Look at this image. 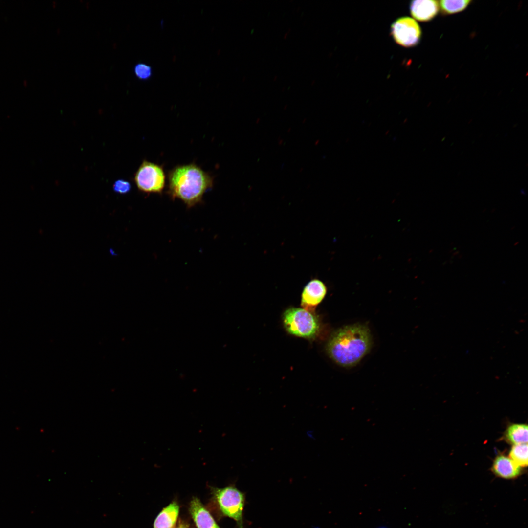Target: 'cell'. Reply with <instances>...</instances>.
Wrapping results in <instances>:
<instances>
[{"label": "cell", "mask_w": 528, "mask_h": 528, "mask_svg": "<svg viewBox=\"0 0 528 528\" xmlns=\"http://www.w3.org/2000/svg\"><path fill=\"white\" fill-rule=\"evenodd\" d=\"M372 339L368 328L361 324L343 327L329 338L326 350L336 363L344 367L356 365L369 352Z\"/></svg>", "instance_id": "cell-1"}, {"label": "cell", "mask_w": 528, "mask_h": 528, "mask_svg": "<svg viewBox=\"0 0 528 528\" xmlns=\"http://www.w3.org/2000/svg\"><path fill=\"white\" fill-rule=\"evenodd\" d=\"M168 180L169 196L181 200L189 208L199 203L213 185L211 176L194 163L175 167L169 172Z\"/></svg>", "instance_id": "cell-2"}, {"label": "cell", "mask_w": 528, "mask_h": 528, "mask_svg": "<svg viewBox=\"0 0 528 528\" xmlns=\"http://www.w3.org/2000/svg\"><path fill=\"white\" fill-rule=\"evenodd\" d=\"M285 329L293 335L312 339L319 332L320 323L314 313L303 308H290L283 314Z\"/></svg>", "instance_id": "cell-3"}, {"label": "cell", "mask_w": 528, "mask_h": 528, "mask_svg": "<svg viewBox=\"0 0 528 528\" xmlns=\"http://www.w3.org/2000/svg\"><path fill=\"white\" fill-rule=\"evenodd\" d=\"M212 495L220 511L234 519L239 528H243V511L245 502L244 493L234 485L223 488L210 487Z\"/></svg>", "instance_id": "cell-4"}, {"label": "cell", "mask_w": 528, "mask_h": 528, "mask_svg": "<svg viewBox=\"0 0 528 528\" xmlns=\"http://www.w3.org/2000/svg\"><path fill=\"white\" fill-rule=\"evenodd\" d=\"M166 176L163 167L144 160L136 171L134 181L141 192L161 193L165 187Z\"/></svg>", "instance_id": "cell-5"}, {"label": "cell", "mask_w": 528, "mask_h": 528, "mask_svg": "<svg viewBox=\"0 0 528 528\" xmlns=\"http://www.w3.org/2000/svg\"><path fill=\"white\" fill-rule=\"evenodd\" d=\"M391 32L397 44L406 47L416 45L421 36L419 25L415 20L408 17L395 21L391 25Z\"/></svg>", "instance_id": "cell-6"}, {"label": "cell", "mask_w": 528, "mask_h": 528, "mask_svg": "<svg viewBox=\"0 0 528 528\" xmlns=\"http://www.w3.org/2000/svg\"><path fill=\"white\" fill-rule=\"evenodd\" d=\"M325 284L318 279L310 280L305 286L301 294V306L303 308L313 312L316 307L325 298L327 293Z\"/></svg>", "instance_id": "cell-7"}, {"label": "cell", "mask_w": 528, "mask_h": 528, "mask_svg": "<svg viewBox=\"0 0 528 528\" xmlns=\"http://www.w3.org/2000/svg\"><path fill=\"white\" fill-rule=\"evenodd\" d=\"M189 511L197 528H220L198 498L193 497Z\"/></svg>", "instance_id": "cell-8"}, {"label": "cell", "mask_w": 528, "mask_h": 528, "mask_svg": "<svg viewBox=\"0 0 528 528\" xmlns=\"http://www.w3.org/2000/svg\"><path fill=\"white\" fill-rule=\"evenodd\" d=\"M410 9L412 16L421 22H427L433 19L439 10L438 1L432 0H416L411 2Z\"/></svg>", "instance_id": "cell-9"}, {"label": "cell", "mask_w": 528, "mask_h": 528, "mask_svg": "<svg viewBox=\"0 0 528 528\" xmlns=\"http://www.w3.org/2000/svg\"><path fill=\"white\" fill-rule=\"evenodd\" d=\"M493 473L497 477L505 479H512L521 473V467L510 458L499 455L494 460L492 466Z\"/></svg>", "instance_id": "cell-10"}, {"label": "cell", "mask_w": 528, "mask_h": 528, "mask_svg": "<svg viewBox=\"0 0 528 528\" xmlns=\"http://www.w3.org/2000/svg\"><path fill=\"white\" fill-rule=\"evenodd\" d=\"M179 506L173 501L163 508L154 520V528H173L177 520Z\"/></svg>", "instance_id": "cell-11"}, {"label": "cell", "mask_w": 528, "mask_h": 528, "mask_svg": "<svg viewBox=\"0 0 528 528\" xmlns=\"http://www.w3.org/2000/svg\"><path fill=\"white\" fill-rule=\"evenodd\" d=\"M507 440L514 445L527 444L528 426L524 424H513L506 432Z\"/></svg>", "instance_id": "cell-12"}, {"label": "cell", "mask_w": 528, "mask_h": 528, "mask_svg": "<svg viewBox=\"0 0 528 528\" xmlns=\"http://www.w3.org/2000/svg\"><path fill=\"white\" fill-rule=\"evenodd\" d=\"M471 2L469 0H443L439 4L443 14H452L463 11Z\"/></svg>", "instance_id": "cell-13"}, {"label": "cell", "mask_w": 528, "mask_h": 528, "mask_svg": "<svg viewBox=\"0 0 528 528\" xmlns=\"http://www.w3.org/2000/svg\"><path fill=\"white\" fill-rule=\"evenodd\" d=\"M509 457L521 468L527 466L528 461V444L514 445L510 451Z\"/></svg>", "instance_id": "cell-14"}, {"label": "cell", "mask_w": 528, "mask_h": 528, "mask_svg": "<svg viewBox=\"0 0 528 528\" xmlns=\"http://www.w3.org/2000/svg\"><path fill=\"white\" fill-rule=\"evenodd\" d=\"M133 73L141 81H148L153 74L152 66L143 62L137 63L133 67Z\"/></svg>", "instance_id": "cell-15"}, {"label": "cell", "mask_w": 528, "mask_h": 528, "mask_svg": "<svg viewBox=\"0 0 528 528\" xmlns=\"http://www.w3.org/2000/svg\"><path fill=\"white\" fill-rule=\"evenodd\" d=\"M131 189V184L124 179H118L113 184V191L118 194H125L130 192Z\"/></svg>", "instance_id": "cell-16"}, {"label": "cell", "mask_w": 528, "mask_h": 528, "mask_svg": "<svg viewBox=\"0 0 528 528\" xmlns=\"http://www.w3.org/2000/svg\"><path fill=\"white\" fill-rule=\"evenodd\" d=\"M176 528H186L185 527V526H184L183 525H182V524H181V525H179V526H178L177 527H176Z\"/></svg>", "instance_id": "cell-17"}, {"label": "cell", "mask_w": 528, "mask_h": 528, "mask_svg": "<svg viewBox=\"0 0 528 528\" xmlns=\"http://www.w3.org/2000/svg\"><path fill=\"white\" fill-rule=\"evenodd\" d=\"M388 528L387 527H385V526H380V527H379L378 528Z\"/></svg>", "instance_id": "cell-18"}]
</instances>
